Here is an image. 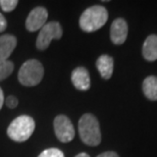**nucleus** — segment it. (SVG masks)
I'll list each match as a JSON object with an SVG mask.
<instances>
[{
	"instance_id": "6ab92c4d",
	"label": "nucleus",
	"mask_w": 157,
	"mask_h": 157,
	"mask_svg": "<svg viewBox=\"0 0 157 157\" xmlns=\"http://www.w3.org/2000/svg\"><path fill=\"white\" fill-rule=\"evenodd\" d=\"M97 157H119V156L117 153H115L113 151H107V152L101 153V154H99Z\"/></svg>"
},
{
	"instance_id": "423d86ee",
	"label": "nucleus",
	"mask_w": 157,
	"mask_h": 157,
	"mask_svg": "<svg viewBox=\"0 0 157 157\" xmlns=\"http://www.w3.org/2000/svg\"><path fill=\"white\" fill-rule=\"evenodd\" d=\"M54 133L57 139L62 143H68L75 138V128L71 119L65 115H58L53 122Z\"/></svg>"
},
{
	"instance_id": "7ed1b4c3",
	"label": "nucleus",
	"mask_w": 157,
	"mask_h": 157,
	"mask_svg": "<svg viewBox=\"0 0 157 157\" xmlns=\"http://www.w3.org/2000/svg\"><path fill=\"white\" fill-rule=\"evenodd\" d=\"M35 130V121L29 115H21L14 118L7 128V135L14 142H25L32 136Z\"/></svg>"
},
{
	"instance_id": "9b49d317",
	"label": "nucleus",
	"mask_w": 157,
	"mask_h": 157,
	"mask_svg": "<svg viewBox=\"0 0 157 157\" xmlns=\"http://www.w3.org/2000/svg\"><path fill=\"white\" fill-rule=\"evenodd\" d=\"M96 67L100 75H101V77L105 78V80H109L111 78L112 74H113V58L107 54L99 56L96 61Z\"/></svg>"
},
{
	"instance_id": "2eb2a0df",
	"label": "nucleus",
	"mask_w": 157,
	"mask_h": 157,
	"mask_svg": "<svg viewBox=\"0 0 157 157\" xmlns=\"http://www.w3.org/2000/svg\"><path fill=\"white\" fill-rule=\"evenodd\" d=\"M18 1L17 0H1L0 1V6L1 9L5 12H10L17 7Z\"/></svg>"
},
{
	"instance_id": "9d476101",
	"label": "nucleus",
	"mask_w": 157,
	"mask_h": 157,
	"mask_svg": "<svg viewBox=\"0 0 157 157\" xmlns=\"http://www.w3.org/2000/svg\"><path fill=\"white\" fill-rule=\"evenodd\" d=\"M17 46V38L13 35L0 36V61L8 60Z\"/></svg>"
},
{
	"instance_id": "a211bd4d",
	"label": "nucleus",
	"mask_w": 157,
	"mask_h": 157,
	"mask_svg": "<svg viewBox=\"0 0 157 157\" xmlns=\"http://www.w3.org/2000/svg\"><path fill=\"white\" fill-rule=\"evenodd\" d=\"M6 27H7V21H6L5 17H3V14L0 12V33L3 32L6 29Z\"/></svg>"
},
{
	"instance_id": "1a4fd4ad",
	"label": "nucleus",
	"mask_w": 157,
	"mask_h": 157,
	"mask_svg": "<svg viewBox=\"0 0 157 157\" xmlns=\"http://www.w3.org/2000/svg\"><path fill=\"white\" fill-rule=\"evenodd\" d=\"M71 82L74 86L78 90L81 91H87L91 87V81H90V75L87 68L83 67H78L75 68L71 73Z\"/></svg>"
},
{
	"instance_id": "f03ea898",
	"label": "nucleus",
	"mask_w": 157,
	"mask_h": 157,
	"mask_svg": "<svg viewBox=\"0 0 157 157\" xmlns=\"http://www.w3.org/2000/svg\"><path fill=\"white\" fill-rule=\"evenodd\" d=\"M80 138L88 146H98L101 143V132L98 119L91 113H86L78 121Z\"/></svg>"
},
{
	"instance_id": "aec40b11",
	"label": "nucleus",
	"mask_w": 157,
	"mask_h": 157,
	"mask_svg": "<svg viewBox=\"0 0 157 157\" xmlns=\"http://www.w3.org/2000/svg\"><path fill=\"white\" fill-rule=\"evenodd\" d=\"M3 103H4V95H3V91H2V89L0 88V109L2 108Z\"/></svg>"
},
{
	"instance_id": "6e6552de",
	"label": "nucleus",
	"mask_w": 157,
	"mask_h": 157,
	"mask_svg": "<svg viewBox=\"0 0 157 157\" xmlns=\"http://www.w3.org/2000/svg\"><path fill=\"white\" fill-rule=\"evenodd\" d=\"M128 28L124 18H117L112 21L110 27V39L115 45H121L125 42L128 37Z\"/></svg>"
},
{
	"instance_id": "0eeeda50",
	"label": "nucleus",
	"mask_w": 157,
	"mask_h": 157,
	"mask_svg": "<svg viewBox=\"0 0 157 157\" xmlns=\"http://www.w3.org/2000/svg\"><path fill=\"white\" fill-rule=\"evenodd\" d=\"M47 18H48V11L45 7L38 6L34 8L30 12L26 21V28L29 32H36L41 30L46 25Z\"/></svg>"
},
{
	"instance_id": "f257e3e1",
	"label": "nucleus",
	"mask_w": 157,
	"mask_h": 157,
	"mask_svg": "<svg viewBox=\"0 0 157 157\" xmlns=\"http://www.w3.org/2000/svg\"><path fill=\"white\" fill-rule=\"evenodd\" d=\"M107 20V9L102 5H93L82 13L80 17V27L84 32H95L104 26Z\"/></svg>"
},
{
	"instance_id": "f8f14e48",
	"label": "nucleus",
	"mask_w": 157,
	"mask_h": 157,
	"mask_svg": "<svg viewBox=\"0 0 157 157\" xmlns=\"http://www.w3.org/2000/svg\"><path fill=\"white\" fill-rule=\"evenodd\" d=\"M143 57L147 61H155L157 59V35H150L146 38L142 47Z\"/></svg>"
},
{
	"instance_id": "4468645a",
	"label": "nucleus",
	"mask_w": 157,
	"mask_h": 157,
	"mask_svg": "<svg viewBox=\"0 0 157 157\" xmlns=\"http://www.w3.org/2000/svg\"><path fill=\"white\" fill-rule=\"evenodd\" d=\"M13 63L9 60L0 61V82L5 80L13 71Z\"/></svg>"
},
{
	"instance_id": "ddd939ff",
	"label": "nucleus",
	"mask_w": 157,
	"mask_h": 157,
	"mask_svg": "<svg viewBox=\"0 0 157 157\" xmlns=\"http://www.w3.org/2000/svg\"><path fill=\"white\" fill-rule=\"evenodd\" d=\"M142 90L147 99L157 101V77L149 76L143 81Z\"/></svg>"
},
{
	"instance_id": "39448f33",
	"label": "nucleus",
	"mask_w": 157,
	"mask_h": 157,
	"mask_svg": "<svg viewBox=\"0 0 157 157\" xmlns=\"http://www.w3.org/2000/svg\"><path fill=\"white\" fill-rule=\"evenodd\" d=\"M62 37V28L58 21H50L46 24L42 29L37 38V48L39 50H45L49 47L53 39L59 40Z\"/></svg>"
},
{
	"instance_id": "f3484780",
	"label": "nucleus",
	"mask_w": 157,
	"mask_h": 157,
	"mask_svg": "<svg viewBox=\"0 0 157 157\" xmlns=\"http://www.w3.org/2000/svg\"><path fill=\"white\" fill-rule=\"evenodd\" d=\"M5 104L7 105V107L9 108H15L18 104V100L15 96H8L5 100Z\"/></svg>"
},
{
	"instance_id": "412c9836",
	"label": "nucleus",
	"mask_w": 157,
	"mask_h": 157,
	"mask_svg": "<svg viewBox=\"0 0 157 157\" xmlns=\"http://www.w3.org/2000/svg\"><path fill=\"white\" fill-rule=\"evenodd\" d=\"M76 157H90V155L89 154H87V153H80V154H78Z\"/></svg>"
},
{
	"instance_id": "dca6fc26",
	"label": "nucleus",
	"mask_w": 157,
	"mask_h": 157,
	"mask_svg": "<svg viewBox=\"0 0 157 157\" xmlns=\"http://www.w3.org/2000/svg\"><path fill=\"white\" fill-rule=\"evenodd\" d=\"M38 157H64L63 152L56 148H50L46 149L41 153Z\"/></svg>"
},
{
	"instance_id": "20e7f679",
	"label": "nucleus",
	"mask_w": 157,
	"mask_h": 157,
	"mask_svg": "<svg viewBox=\"0 0 157 157\" xmlns=\"http://www.w3.org/2000/svg\"><path fill=\"white\" fill-rule=\"evenodd\" d=\"M44 76V67L37 59H30L21 65L18 71V81L27 87L37 86L42 81Z\"/></svg>"
}]
</instances>
